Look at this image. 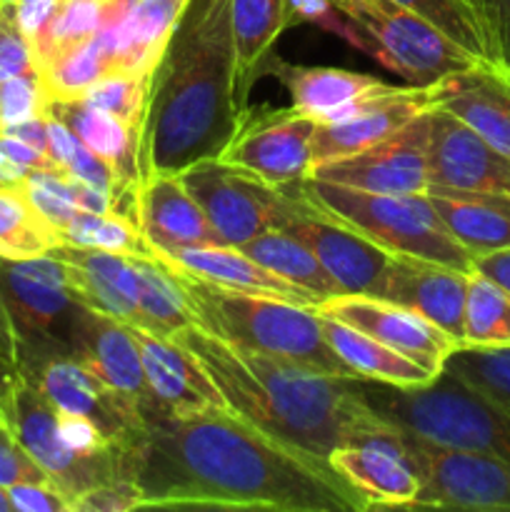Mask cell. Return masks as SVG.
Returning <instances> with one entry per match:
<instances>
[{
  "label": "cell",
  "instance_id": "6da1fadb",
  "mask_svg": "<svg viewBox=\"0 0 510 512\" xmlns=\"http://www.w3.org/2000/svg\"><path fill=\"white\" fill-rule=\"evenodd\" d=\"M118 450L120 473L140 493L138 510H370L328 460L273 438L230 408L143 415Z\"/></svg>",
  "mask_w": 510,
  "mask_h": 512
},
{
  "label": "cell",
  "instance_id": "7a4b0ae2",
  "mask_svg": "<svg viewBox=\"0 0 510 512\" xmlns=\"http://www.w3.org/2000/svg\"><path fill=\"white\" fill-rule=\"evenodd\" d=\"M230 0H185L148 80L138 128V185L220 158L243 125Z\"/></svg>",
  "mask_w": 510,
  "mask_h": 512
},
{
  "label": "cell",
  "instance_id": "3957f363",
  "mask_svg": "<svg viewBox=\"0 0 510 512\" xmlns=\"http://www.w3.org/2000/svg\"><path fill=\"white\" fill-rule=\"evenodd\" d=\"M173 338L200 360L233 413L315 458L328 460L343 445L398 438V428L365 403L360 378L318 373L255 353L200 325H190Z\"/></svg>",
  "mask_w": 510,
  "mask_h": 512
},
{
  "label": "cell",
  "instance_id": "277c9868",
  "mask_svg": "<svg viewBox=\"0 0 510 512\" xmlns=\"http://www.w3.org/2000/svg\"><path fill=\"white\" fill-rule=\"evenodd\" d=\"M170 268V265H168ZM200 328L240 348L300 363L318 373L353 378L333 353L315 308L263 293L230 290L175 270Z\"/></svg>",
  "mask_w": 510,
  "mask_h": 512
},
{
  "label": "cell",
  "instance_id": "5b68a950",
  "mask_svg": "<svg viewBox=\"0 0 510 512\" xmlns=\"http://www.w3.org/2000/svg\"><path fill=\"white\" fill-rule=\"evenodd\" d=\"M360 393L398 430L510 463V408L485 398L448 370L415 388L360 380Z\"/></svg>",
  "mask_w": 510,
  "mask_h": 512
},
{
  "label": "cell",
  "instance_id": "8992f818",
  "mask_svg": "<svg viewBox=\"0 0 510 512\" xmlns=\"http://www.w3.org/2000/svg\"><path fill=\"white\" fill-rule=\"evenodd\" d=\"M298 190L310 205L353 228L385 253L473 273V255L450 235L425 193H365L318 178H305Z\"/></svg>",
  "mask_w": 510,
  "mask_h": 512
},
{
  "label": "cell",
  "instance_id": "52a82bcc",
  "mask_svg": "<svg viewBox=\"0 0 510 512\" xmlns=\"http://www.w3.org/2000/svg\"><path fill=\"white\" fill-rule=\"evenodd\" d=\"M0 300L15 343V365L30 380L48 360L73 358L75 328L85 305L73 293L63 260L0 258Z\"/></svg>",
  "mask_w": 510,
  "mask_h": 512
},
{
  "label": "cell",
  "instance_id": "ba28073f",
  "mask_svg": "<svg viewBox=\"0 0 510 512\" xmlns=\"http://www.w3.org/2000/svg\"><path fill=\"white\" fill-rule=\"evenodd\" d=\"M335 8L353 28V45L375 55L408 85L433 88L478 63L433 23L393 0H343Z\"/></svg>",
  "mask_w": 510,
  "mask_h": 512
},
{
  "label": "cell",
  "instance_id": "9c48e42d",
  "mask_svg": "<svg viewBox=\"0 0 510 512\" xmlns=\"http://www.w3.org/2000/svg\"><path fill=\"white\" fill-rule=\"evenodd\" d=\"M178 175L223 245L240 248L268 230H280L293 210V185L275 188L220 158L198 160Z\"/></svg>",
  "mask_w": 510,
  "mask_h": 512
},
{
  "label": "cell",
  "instance_id": "30bf717a",
  "mask_svg": "<svg viewBox=\"0 0 510 512\" xmlns=\"http://www.w3.org/2000/svg\"><path fill=\"white\" fill-rule=\"evenodd\" d=\"M398 440L420 480V493L408 510L510 512V463L445 448L405 430H398Z\"/></svg>",
  "mask_w": 510,
  "mask_h": 512
},
{
  "label": "cell",
  "instance_id": "8fae6325",
  "mask_svg": "<svg viewBox=\"0 0 510 512\" xmlns=\"http://www.w3.org/2000/svg\"><path fill=\"white\" fill-rule=\"evenodd\" d=\"M3 420L8 425L10 435L18 440L20 448L48 475L50 483L68 498V505L70 500L78 498L80 493H85L93 485L123 478L118 445L98 455H90V458H83V455L70 453L60 443L55 410L50 408L48 400L28 380L20 378L13 385L8 405L3 408Z\"/></svg>",
  "mask_w": 510,
  "mask_h": 512
},
{
  "label": "cell",
  "instance_id": "7c38bea8",
  "mask_svg": "<svg viewBox=\"0 0 510 512\" xmlns=\"http://www.w3.org/2000/svg\"><path fill=\"white\" fill-rule=\"evenodd\" d=\"M428 153L430 110L360 153L315 165L308 178L348 185L365 193H425L430 185Z\"/></svg>",
  "mask_w": 510,
  "mask_h": 512
},
{
  "label": "cell",
  "instance_id": "4fadbf2b",
  "mask_svg": "<svg viewBox=\"0 0 510 512\" xmlns=\"http://www.w3.org/2000/svg\"><path fill=\"white\" fill-rule=\"evenodd\" d=\"M315 128L318 120L293 105L258 118L248 113L220 160L258 175L275 188H290L303 183L313 170Z\"/></svg>",
  "mask_w": 510,
  "mask_h": 512
},
{
  "label": "cell",
  "instance_id": "5bb4252c",
  "mask_svg": "<svg viewBox=\"0 0 510 512\" xmlns=\"http://www.w3.org/2000/svg\"><path fill=\"white\" fill-rule=\"evenodd\" d=\"M300 185V183H298ZM293 185V210L280 230L303 240L315 258L320 260L340 293L348 295H380L385 273L393 255L385 253L368 238L355 233L340 220L330 218L323 210L310 205Z\"/></svg>",
  "mask_w": 510,
  "mask_h": 512
},
{
  "label": "cell",
  "instance_id": "9a60e30c",
  "mask_svg": "<svg viewBox=\"0 0 510 512\" xmlns=\"http://www.w3.org/2000/svg\"><path fill=\"white\" fill-rule=\"evenodd\" d=\"M315 310L363 330L370 338L425 365L433 375L443 373L445 360L458 348V343L428 318L380 295L340 293L315 305Z\"/></svg>",
  "mask_w": 510,
  "mask_h": 512
},
{
  "label": "cell",
  "instance_id": "2e32d148",
  "mask_svg": "<svg viewBox=\"0 0 510 512\" xmlns=\"http://www.w3.org/2000/svg\"><path fill=\"white\" fill-rule=\"evenodd\" d=\"M433 88L385 85L383 90L345 110L340 118L318 123L313 135V168L328 160L360 153L403 130L418 115L435 108Z\"/></svg>",
  "mask_w": 510,
  "mask_h": 512
},
{
  "label": "cell",
  "instance_id": "e0dca14e",
  "mask_svg": "<svg viewBox=\"0 0 510 512\" xmlns=\"http://www.w3.org/2000/svg\"><path fill=\"white\" fill-rule=\"evenodd\" d=\"M133 335L138 340L148 388V403L140 410V418L150 413L185 415L228 408L200 360L178 338L150 333L140 325H133Z\"/></svg>",
  "mask_w": 510,
  "mask_h": 512
},
{
  "label": "cell",
  "instance_id": "ac0fdd59",
  "mask_svg": "<svg viewBox=\"0 0 510 512\" xmlns=\"http://www.w3.org/2000/svg\"><path fill=\"white\" fill-rule=\"evenodd\" d=\"M430 183L510 195V160L445 110H430Z\"/></svg>",
  "mask_w": 510,
  "mask_h": 512
},
{
  "label": "cell",
  "instance_id": "d6986e66",
  "mask_svg": "<svg viewBox=\"0 0 510 512\" xmlns=\"http://www.w3.org/2000/svg\"><path fill=\"white\" fill-rule=\"evenodd\" d=\"M55 413L85 415L113 445H123L143 425L138 405L105 388L78 358H53L28 380Z\"/></svg>",
  "mask_w": 510,
  "mask_h": 512
},
{
  "label": "cell",
  "instance_id": "ffe728a7",
  "mask_svg": "<svg viewBox=\"0 0 510 512\" xmlns=\"http://www.w3.org/2000/svg\"><path fill=\"white\" fill-rule=\"evenodd\" d=\"M435 108L463 120L510 160V70L503 60H478L433 88Z\"/></svg>",
  "mask_w": 510,
  "mask_h": 512
},
{
  "label": "cell",
  "instance_id": "44dd1931",
  "mask_svg": "<svg viewBox=\"0 0 510 512\" xmlns=\"http://www.w3.org/2000/svg\"><path fill=\"white\" fill-rule=\"evenodd\" d=\"M468 275L470 273L448 268V265L393 255L383 288H380V298H388L420 313L430 323L438 325L448 338H453L460 348Z\"/></svg>",
  "mask_w": 510,
  "mask_h": 512
},
{
  "label": "cell",
  "instance_id": "7402d4cb",
  "mask_svg": "<svg viewBox=\"0 0 510 512\" xmlns=\"http://www.w3.org/2000/svg\"><path fill=\"white\" fill-rule=\"evenodd\" d=\"M73 358H78L115 395L138 405L140 410L145 408L148 388L133 325L83 308L75 328Z\"/></svg>",
  "mask_w": 510,
  "mask_h": 512
},
{
  "label": "cell",
  "instance_id": "603a6c76",
  "mask_svg": "<svg viewBox=\"0 0 510 512\" xmlns=\"http://www.w3.org/2000/svg\"><path fill=\"white\" fill-rule=\"evenodd\" d=\"M328 463L370 510H408L420 493V480L398 438L343 445L328 455Z\"/></svg>",
  "mask_w": 510,
  "mask_h": 512
},
{
  "label": "cell",
  "instance_id": "cb8c5ba5",
  "mask_svg": "<svg viewBox=\"0 0 510 512\" xmlns=\"http://www.w3.org/2000/svg\"><path fill=\"white\" fill-rule=\"evenodd\" d=\"M148 253L155 255L158 260H163V263L170 265L173 270L193 275V278L205 280V283L223 285V288L230 290H245V293L275 295V298L293 300V303L308 305V308H315V305H318V298L305 293L298 285L283 280L280 275H275L273 270L255 263L250 255H245L243 250L235 248V245L213 243L183 245V248L170 250L150 248Z\"/></svg>",
  "mask_w": 510,
  "mask_h": 512
},
{
  "label": "cell",
  "instance_id": "d4e9b609",
  "mask_svg": "<svg viewBox=\"0 0 510 512\" xmlns=\"http://www.w3.org/2000/svg\"><path fill=\"white\" fill-rule=\"evenodd\" d=\"M53 255L63 260L70 288L85 308L110 315L120 323L138 325V273L133 255L103 253L75 245H58Z\"/></svg>",
  "mask_w": 510,
  "mask_h": 512
},
{
  "label": "cell",
  "instance_id": "484cf974",
  "mask_svg": "<svg viewBox=\"0 0 510 512\" xmlns=\"http://www.w3.org/2000/svg\"><path fill=\"white\" fill-rule=\"evenodd\" d=\"M138 225L148 250L220 243L180 175H150L138 185Z\"/></svg>",
  "mask_w": 510,
  "mask_h": 512
},
{
  "label": "cell",
  "instance_id": "4316f807",
  "mask_svg": "<svg viewBox=\"0 0 510 512\" xmlns=\"http://www.w3.org/2000/svg\"><path fill=\"white\" fill-rule=\"evenodd\" d=\"M273 75L290 93L293 108L318 123L340 118L355 103L390 85L375 75L353 73L345 68H325V65H293L283 60H275Z\"/></svg>",
  "mask_w": 510,
  "mask_h": 512
},
{
  "label": "cell",
  "instance_id": "83f0119b",
  "mask_svg": "<svg viewBox=\"0 0 510 512\" xmlns=\"http://www.w3.org/2000/svg\"><path fill=\"white\" fill-rule=\"evenodd\" d=\"M425 195L455 240L470 255L510 248V195L428 185Z\"/></svg>",
  "mask_w": 510,
  "mask_h": 512
},
{
  "label": "cell",
  "instance_id": "f1b7e54d",
  "mask_svg": "<svg viewBox=\"0 0 510 512\" xmlns=\"http://www.w3.org/2000/svg\"><path fill=\"white\" fill-rule=\"evenodd\" d=\"M318 315L320 323H323L325 340L333 348V353L343 360L345 368L353 373V378L400 385V388H415V385H425L438 378L425 365L415 363L408 355L370 338L363 330L340 323L330 315Z\"/></svg>",
  "mask_w": 510,
  "mask_h": 512
},
{
  "label": "cell",
  "instance_id": "f546056e",
  "mask_svg": "<svg viewBox=\"0 0 510 512\" xmlns=\"http://www.w3.org/2000/svg\"><path fill=\"white\" fill-rule=\"evenodd\" d=\"M235 40V73H238V95L248 100L255 73L268 58L270 48L290 25L288 0H230Z\"/></svg>",
  "mask_w": 510,
  "mask_h": 512
},
{
  "label": "cell",
  "instance_id": "4dcf8cb0",
  "mask_svg": "<svg viewBox=\"0 0 510 512\" xmlns=\"http://www.w3.org/2000/svg\"><path fill=\"white\" fill-rule=\"evenodd\" d=\"M133 263L138 273L140 328L173 338L180 330L198 323L188 293L173 268L150 253L133 255Z\"/></svg>",
  "mask_w": 510,
  "mask_h": 512
},
{
  "label": "cell",
  "instance_id": "1f68e13d",
  "mask_svg": "<svg viewBox=\"0 0 510 512\" xmlns=\"http://www.w3.org/2000/svg\"><path fill=\"white\" fill-rule=\"evenodd\" d=\"M48 113L63 120L70 130L80 138V143L103 160H108L120 178L130 185H138L135 173V148H138V133L115 115L90 108L83 100H68V103H48Z\"/></svg>",
  "mask_w": 510,
  "mask_h": 512
},
{
  "label": "cell",
  "instance_id": "d6a6232c",
  "mask_svg": "<svg viewBox=\"0 0 510 512\" xmlns=\"http://www.w3.org/2000/svg\"><path fill=\"white\" fill-rule=\"evenodd\" d=\"M240 250L263 268L273 270L283 280L298 285L305 293L318 298V303L333 298V295H340L338 285L330 278L328 270L320 265L313 250L303 240L285 233V230H268V233L240 245Z\"/></svg>",
  "mask_w": 510,
  "mask_h": 512
},
{
  "label": "cell",
  "instance_id": "836d02e7",
  "mask_svg": "<svg viewBox=\"0 0 510 512\" xmlns=\"http://www.w3.org/2000/svg\"><path fill=\"white\" fill-rule=\"evenodd\" d=\"M63 245L18 185H0V258L28 260Z\"/></svg>",
  "mask_w": 510,
  "mask_h": 512
},
{
  "label": "cell",
  "instance_id": "e575fe53",
  "mask_svg": "<svg viewBox=\"0 0 510 512\" xmlns=\"http://www.w3.org/2000/svg\"><path fill=\"white\" fill-rule=\"evenodd\" d=\"M400 8L433 23L440 33L478 60H500L498 38L473 0H393Z\"/></svg>",
  "mask_w": 510,
  "mask_h": 512
},
{
  "label": "cell",
  "instance_id": "d590c367",
  "mask_svg": "<svg viewBox=\"0 0 510 512\" xmlns=\"http://www.w3.org/2000/svg\"><path fill=\"white\" fill-rule=\"evenodd\" d=\"M108 73V60L95 35L55 50L38 65V78L48 95V103H68V100L83 98L85 90Z\"/></svg>",
  "mask_w": 510,
  "mask_h": 512
},
{
  "label": "cell",
  "instance_id": "8d00e7d4",
  "mask_svg": "<svg viewBox=\"0 0 510 512\" xmlns=\"http://www.w3.org/2000/svg\"><path fill=\"white\" fill-rule=\"evenodd\" d=\"M463 345L473 348L510 345V293L475 270L468 275Z\"/></svg>",
  "mask_w": 510,
  "mask_h": 512
},
{
  "label": "cell",
  "instance_id": "74e56055",
  "mask_svg": "<svg viewBox=\"0 0 510 512\" xmlns=\"http://www.w3.org/2000/svg\"><path fill=\"white\" fill-rule=\"evenodd\" d=\"M63 245L103 250L118 255L148 253L140 225L120 213H78L60 233Z\"/></svg>",
  "mask_w": 510,
  "mask_h": 512
},
{
  "label": "cell",
  "instance_id": "f35d334b",
  "mask_svg": "<svg viewBox=\"0 0 510 512\" xmlns=\"http://www.w3.org/2000/svg\"><path fill=\"white\" fill-rule=\"evenodd\" d=\"M443 370L483 393L485 398L510 408V345L508 348L460 345L445 360Z\"/></svg>",
  "mask_w": 510,
  "mask_h": 512
},
{
  "label": "cell",
  "instance_id": "ab89813d",
  "mask_svg": "<svg viewBox=\"0 0 510 512\" xmlns=\"http://www.w3.org/2000/svg\"><path fill=\"white\" fill-rule=\"evenodd\" d=\"M108 8L110 0H60L58 13L53 15L43 40L33 50L35 68L55 50L93 38L105 23Z\"/></svg>",
  "mask_w": 510,
  "mask_h": 512
},
{
  "label": "cell",
  "instance_id": "60d3db41",
  "mask_svg": "<svg viewBox=\"0 0 510 512\" xmlns=\"http://www.w3.org/2000/svg\"><path fill=\"white\" fill-rule=\"evenodd\" d=\"M148 80L150 73H110L95 80L85 90L83 98L78 100H83L90 108H98L103 113L115 115V118H120L125 125H130L138 133L140 120H143L145 98H148Z\"/></svg>",
  "mask_w": 510,
  "mask_h": 512
},
{
  "label": "cell",
  "instance_id": "b9f144b4",
  "mask_svg": "<svg viewBox=\"0 0 510 512\" xmlns=\"http://www.w3.org/2000/svg\"><path fill=\"white\" fill-rule=\"evenodd\" d=\"M20 188L28 195L30 205L38 210L40 218L58 235L80 213L73 180L63 170H30L20 180Z\"/></svg>",
  "mask_w": 510,
  "mask_h": 512
},
{
  "label": "cell",
  "instance_id": "7bdbcfd3",
  "mask_svg": "<svg viewBox=\"0 0 510 512\" xmlns=\"http://www.w3.org/2000/svg\"><path fill=\"white\" fill-rule=\"evenodd\" d=\"M48 95L38 73L18 75L0 83V130L45 115Z\"/></svg>",
  "mask_w": 510,
  "mask_h": 512
},
{
  "label": "cell",
  "instance_id": "ee69618b",
  "mask_svg": "<svg viewBox=\"0 0 510 512\" xmlns=\"http://www.w3.org/2000/svg\"><path fill=\"white\" fill-rule=\"evenodd\" d=\"M140 508V493L133 480L115 478L100 483L70 500V512H130Z\"/></svg>",
  "mask_w": 510,
  "mask_h": 512
},
{
  "label": "cell",
  "instance_id": "f6af8a7d",
  "mask_svg": "<svg viewBox=\"0 0 510 512\" xmlns=\"http://www.w3.org/2000/svg\"><path fill=\"white\" fill-rule=\"evenodd\" d=\"M28 73H38L33 48L15 25L10 8H3L0 10V83Z\"/></svg>",
  "mask_w": 510,
  "mask_h": 512
},
{
  "label": "cell",
  "instance_id": "bcb514c9",
  "mask_svg": "<svg viewBox=\"0 0 510 512\" xmlns=\"http://www.w3.org/2000/svg\"><path fill=\"white\" fill-rule=\"evenodd\" d=\"M55 425H58V438L70 453L83 455H98L103 450L113 448V443L108 440V435L100 430L98 423H93L85 415H73V413H55Z\"/></svg>",
  "mask_w": 510,
  "mask_h": 512
},
{
  "label": "cell",
  "instance_id": "7dc6e473",
  "mask_svg": "<svg viewBox=\"0 0 510 512\" xmlns=\"http://www.w3.org/2000/svg\"><path fill=\"white\" fill-rule=\"evenodd\" d=\"M5 493L13 512H70L68 498L50 480L10 485Z\"/></svg>",
  "mask_w": 510,
  "mask_h": 512
},
{
  "label": "cell",
  "instance_id": "c3c4849f",
  "mask_svg": "<svg viewBox=\"0 0 510 512\" xmlns=\"http://www.w3.org/2000/svg\"><path fill=\"white\" fill-rule=\"evenodd\" d=\"M35 480H48V475L20 448L10 430H0V488L35 483Z\"/></svg>",
  "mask_w": 510,
  "mask_h": 512
},
{
  "label": "cell",
  "instance_id": "681fc988",
  "mask_svg": "<svg viewBox=\"0 0 510 512\" xmlns=\"http://www.w3.org/2000/svg\"><path fill=\"white\" fill-rule=\"evenodd\" d=\"M58 5L60 0H18V3L10 8L15 25H18V30L23 33V38L28 40L33 50L35 45L43 40L50 20L58 13Z\"/></svg>",
  "mask_w": 510,
  "mask_h": 512
},
{
  "label": "cell",
  "instance_id": "f907efd6",
  "mask_svg": "<svg viewBox=\"0 0 510 512\" xmlns=\"http://www.w3.org/2000/svg\"><path fill=\"white\" fill-rule=\"evenodd\" d=\"M473 270L475 273L485 275V278H490L493 283H498L500 288H505L510 293V248L475 255Z\"/></svg>",
  "mask_w": 510,
  "mask_h": 512
},
{
  "label": "cell",
  "instance_id": "816d5d0a",
  "mask_svg": "<svg viewBox=\"0 0 510 512\" xmlns=\"http://www.w3.org/2000/svg\"><path fill=\"white\" fill-rule=\"evenodd\" d=\"M0 133L20 138L23 143L33 145V148L43 150V153L48 155V128H45V115H40V118H33V120H25V123L10 125V128L0 130Z\"/></svg>",
  "mask_w": 510,
  "mask_h": 512
},
{
  "label": "cell",
  "instance_id": "f5cc1de1",
  "mask_svg": "<svg viewBox=\"0 0 510 512\" xmlns=\"http://www.w3.org/2000/svg\"><path fill=\"white\" fill-rule=\"evenodd\" d=\"M73 188L80 205V213H113V195L103 193L98 188H90V185L80 183V180H73Z\"/></svg>",
  "mask_w": 510,
  "mask_h": 512
},
{
  "label": "cell",
  "instance_id": "db71d44e",
  "mask_svg": "<svg viewBox=\"0 0 510 512\" xmlns=\"http://www.w3.org/2000/svg\"><path fill=\"white\" fill-rule=\"evenodd\" d=\"M0 370H5L13 378H20L18 365H15V343H13V330H10L8 313L0 300Z\"/></svg>",
  "mask_w": 510,
  "mask_h": 512
},
{
  "label": "cell",
  "instance_id": "11a10c76",
  "mask_svg": "<svg viewBox=\"0 0 510 512\" xmlns=\"http://www.w3.org/2000/svg\"><path fill=\"white\" fill-rule=\"evenodd\" d=\"M473 3L498 38V30L510 20V0H473Z\"/></svg>",
  "mask_w": 510,
  "mask_h": 512
},
{
  "label": "cell",
  "instance_id": "9f6ffc18",
  "mask_svg": "<svg viewBox=\"0 0 510 512\" xmlns=\"http://www.w3.org/2000/svg\"><path fill=\"white\" fill-rule=\"evenodd\" d=\"M28 173V168L18 165L13 158H8V155L0 150V185H18Z\"/></svg>",
  "mask_w": 510,
  "mask_h": 512
},
{
  "label": "cell",
  "instance_id": "6f0895ef",
  "mask_svg": "<svg viewBox=\"0 0 510 512\" xmlns=\"http://www.w3.org/2000/svg\"><path fill=\"white\" fill-rule=\"evenodd\" d=\"M20 378H13V375H8L5 370H0V415H3V408L8 405L10 400V393H13V385L18 383Z\"/></svg>",
  "mask_w": 510,
  "mask_h": 512
},
{
  "label": "cell",
  "instance_id": "680465c9",
  "mask_svg": "<svg viewBox=\"0 0 510 512\" xmlns=\"http://www.w3.org/2000/svg\"><path fill=\"white\" fill-rule=\"evenodd\" d=\"M498 50H500V60H503L510 70V20L498 30Z\"/></svg>",
  "mask_w": 510,
  "mask_h": 512
},
{
  "label": "cell",
  "instance_id": "91938a15",
  "mask_svg": "<svg viewBox=\"0 0 510 512\" xmlns=\"http://www.w3.org/2000/svg\"><path fill=\"white\" fill-rule=\"evenodd\" d=\"M0 512H13V508H10V500H8V493H5V488H0Z\"/></svg>",
  "mask_w": 510,
  "mask_h": 512
},
{
  "label": "cell",
  "instance_id": "94428289",
  "mask_svg": "<svg viewBox=\"0 0 510 512\" xmlns=\"http://www.w3.org/2000/svg\"><path fill=\"white\" fill-rule=\"evenodd\" d=\"M15 3H18V0H0V10H3V8H13Z\"/></svg>",
  "mask_w": 510,
  "mask_h": 512
},
{
  "label": "cell",
  "instance_id": "6125c7cd",
  "mask_svg": "<svg viewBox=\"0 0 510 512\" xmlns=\"http://www.w3.org/2000/svg\"><path fill=\"white\" fill-rule=\"evenodd\" d=\"M0 430H8V425H5V420H3V415H0Z\"/></svg>",
  "mask_w": 510,
  "mask_h": 512
},
{
  "label": "cell",
  "instance_id": "be15d7a7",
  "mask_svg": "<svg viewBox=\"0 0 510 512\" xmlns=\"http://www.w3.org/2000/svg\"><path fill=\"white\" fill-rule=\"evenodd\" d=\"M338 3H343V0H333V5H338Z\"/></svg>",
  "mask_w": 510,
  "mask_h": 512
}]
</instances>
